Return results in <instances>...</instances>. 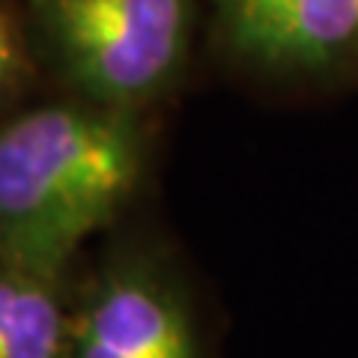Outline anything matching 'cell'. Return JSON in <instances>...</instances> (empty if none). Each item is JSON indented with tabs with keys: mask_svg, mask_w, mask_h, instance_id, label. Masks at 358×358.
Masks as SVG:
<instances>
[{
	"mask_svg": "<svg viewBox=\"0 0 358 358\" xmlns=\"http://www.w3.org/2000/svg\"><path fill=\"white\" fill-rule=\"evenodd\" d=\"M21 75H24V51H21V39L15 33V24L9 15L0 9V96L13 90Z\"/></svg>",
	"mask_w": 358,
	"mask_h": 358,
	"instance_id": "obj_6",
	"label": "cell"
},
{
	"mask_svg": "<svg viewBox=\"0 0 358 358\" xmlns=\"http://www.w3.org/2000/svg\"><path fill=\"white\" fill-rule=\"evenodd\" d=\"M69 329L60 278L0 257V358H69Z\"/></svg>",
	"mask_w": 358,
	"mask_h": 358,
	"instance_id": "obj_5",
	"label": "cell"
},
{
	"mask_svg": "<svg viewBox=\"0 0 358 358\" xmlns=\"http://www.w3.org/2000/svg\"><path fill=\"white\" fill-rule=\"evenodd\" d=\"M224 39L278 72L326 69L358 51V0H212Z\"/></svg>",
	"mask_w": 358,
	"mask_h": 358,
	"instance_id": "obj_4",
	"label": "cell"
},
{
	"mask_svg": "<svg viewBox=\"0 0 358 358\" xmlns=\"http://www.w3.org/2000/svg\"><path fill=\"white\" fill-rule=\"evenodd\" d=\"M143 176L131 110L42 105L0 126V257L66 281L87 239L117 221Z\"/></svg>",
	"mask_w": 358,
	"mask_h": 358,
	"instance_id": "obj_1",
	"label": "cell"
},
{
	"mask_svg": "<svg viewBox=\"0 0 358 358\" xmlns=\"http://www.w3.org/2000/svg\"><path fill=\"white\" fill-rule=\"evenodd\" d=\"M33 13L84 102L134 114L173 81L192 0H33Z\"/></svg>",
	"mask_w": 358,
	"mask_h": 358,
	"instance_id": "obj_2",
	"label": "cell"
},
{
	"mask_svg": "<svg viewBox=\"0 0 358 358\" xmlns=\"http://www.w3.org/2000/svg\"><path fill=\"white\" fill-rule=\"evenodd\" d=\"M69 358H203L171 268L147 251L108 257L72 296Z\"/></svg>",
	"mask_w": 358,
	"mask_h": 358,
	"instance_id": "obj_3",
	"label": "cell"
}]
</instances>
